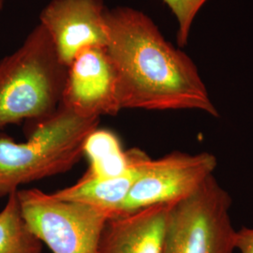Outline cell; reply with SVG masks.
I'll return each mask as SVG.
<instances>
[{"instance_id": "obj_1", "label": "cell", "mask_w": 253, "mask_h": 253, "mask_svg": "<svg viewBox=\"0 0 253 253\" xmlns=\"http://www.w3.org/2000/svg\"><path fill=\"white\" fill-rule=\"evenodd\" d=\"M105 49L115 68L121 110H194L218 118L196 64L168 42L142 10L118 6L106 13Z\"/></svg>"}, {"instance_id": "obj_2", "label": "cell", "mask_w": 253, "mask_h": 253, "mask_svg": "<svg viewBox=\"0 0 253 253\" xmlns=\"http://www.w3.org/2000/svg\"><path fill=\"white\" fill-rule=\"evenodd\" d=\"M100 120L79 116L61 103L48 118L27 122L32 128L25 143L0 131V198L23 185L71 171Z\"/></svg>"}, {"instance_id": "obj_3", "label": "cell", "mask_w": 253, "mask_h": 253, "mask_svg": "<svg viewBox=\"0 0 253 253\" xmlns=\"http://www.w3.org/2000/svg\"><path fill=\"white\" fill-rule=\"evenodd\" d=\"M67 73L49 34L37 25L0 60V131L54 114L62 101Z\"/></svg>"}, {"instance_id": "obj_4", "label": "cell", "mask_w": 253, "mask_h": 253, "mask_svg": "<svg viewBox=\"0 0 253 253\" xmlns=\"http://www.w3.org/2000/svg\"><path fill=\"white\" fill-rule=\"evenodd\" d=\"M232 197L213 175L189 198L172 206L163 253H234Z\"/></svg>"}, {"instance_id": "obj_5", "label": "cell", "mask_w": 253, "mask_h": 253, "mask_svg": "<svg viewBox=\"0 0 253 253\" xmlns=\"http://www.w3.org/2000/svg\"><path fill=\"white\" fill-rule=\"evenodd\" d=\"M17 197L28 226L52 253H97L105 212L38 189L19 190Z\"/></svg>"}, {"instance_id": "obj_6", "label": "cell", "mask_w": 253, "mask_h": 253, "mask_svg": "<svg viewBox=\"0 0 253 253\" xmlns=\"http://www.w3.org/2000/svg\"><path fill=\"white\" fill-rule=\"evenodd\" d=\"M217 166L216 156L209 152L173 151L160 159H150L118 215L187 199L214 175Z\"/></svg>"}, {"instance_id": "obj_7", "label": "cell", "mask_w": 253, "mask_h": 253, "mask_svg": "<svg viewBox=\"0 0 253 253\" xmlns=\"http://www.w3.org/2000/svg\"><path fill=\"white\" fill-rule=\"evenodd\" d=\"M61 103L84 118L121 111L115 68L105 47H85L68 67Z\"/></svg>"}, {"instance_id": "obj_8", "label": "cell", "mask_w": 253, "mask_h": 253, "mask_svg": "<svg viewBox=\"0 0 253 253\" xmlns=\"http://www.w3.org/2000/svg\"><path fill=\"white\" fill-rule=\"evenodd\" d=\"M107 10L104 0H50L42 9L40 24L65 66L83 48L106 46Z\"/></svg>"}, {"instance_id": "obj_9", "label": "cell", "mask_w": 253, "mask_h": 253, "mask_svg": "<svg viewBox=\"0 0 253 253\" xmlns=\"http://www.w3.org/2000/svg\"><path fill=\"white\" fill-rule=\"evenodd\" d=\"M173 205H155L110 217L97 253H163L166 223Z\"/></svg>"}, {"instance_id": "obj_10", "label": "cell", "mask_w": 253, "mask_h": 253, "mask_svg": "<svg viewBox=\"0 0 253 253\" xmlns=\"http://www.w3.org/2000/svg\"><path fill=\"white\" fill-rule=\"evenodd\" d=\"M150 159L146 155L128 172L118 177L98 178L84 173L73 186L57 190L54 195L59 199L100 209L108 215L109 218L115 217Z\"/></svg>"}, {"instance_id": "obj_11", "label": "cell", "mask_w": 253, "mask_h": 253, "mask_svg": "<svg viewBox=\"0 0 253 253\" xmlns=\"http://www.w3.org/2000/svg\"><path fill=\"white\" fill-rule=\"evenodd\" d=\"M147 154L139 148L124 150L118 135L105 128H96L87 136L84 156L89 167L84 172L98 178H113L125 174Z\"/></svg>"}, {"instance_id": "obj_12", "label": "cell", "mask_w": 253, "mask_h": 253, "mask_svg": "<svg viewBox=\"0 0 253 253\" xmlns=\"http://www.w3.org/2000/svg\"><path fill=\"white\" fill-rule=\"evenodd\" d=\"M42 247L23 216L17 191L11 193L0 211V253H42Z\"/></svg>"}, {"instance_id": "obj_13", "label": "cell", "mask_w": 253, "mask_h": 253, "mask_svg": "<svg viewBox=\"0 0 253 253\" xmlns=\"http://www.w3.org/2000/svg\"><path fill=\"white\" fill-rule=\"evenodd\" d=\"M208 0H163L177 23L176 41L179 47L188 44L194 20Z\"/></svg>"}, {"instance_id": "obj_14", "label": "cell", "mask_w": 253, "mask_h": 253, "mask_svg": "<svg viewBox=\"0 0 253 253\" xmlns=\"http://www.w3.org/2000/svg\"><path fill=\"white\" fill-rule=\"evenodd\" d=\"M235 248L240 253H253V227H243L235 231Z\"/></svg>"}, {"instance_id": "obj_15", "label": "cell", "mask_w": 253, "mask_h": 253, "mask_svg": "<svg viewBox=\"0 0 253 253\" xmlns=\"http://www.w3.org/2000/svg\"><path fill=\"white\" fill-rule=\"evenodd\" d=\"M4 5H5V0H0V12L2 11V9H4Z\"/></svg>"}]
</instances>
